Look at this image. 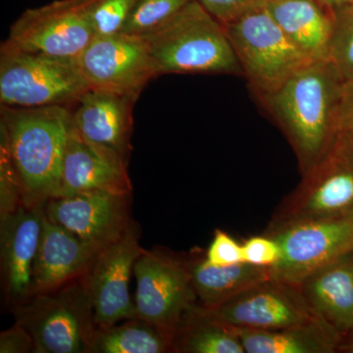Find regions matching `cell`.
<instances>
[{
  "mask_svg": "<svg viewBox=\"0 0 353 353\" xmlns=\"http://www.w3.org/2000/svg\"><path fill=\"white\" fill-rule=\"evenodd\" d=\"M343 82L331 60H314L277 90L256 97L292 145L301 176L321 159L340 132Z\"/></svg>",
  "mask_w": 353,
  "mask_h": 353,
  "instance_id": "1",
  "label": "cell"
},
{
  "mask_svg": "<svg viewBox=\"0 0 353 353\" xmlns=\"http://www.w3.org/2000/svg\"><path fill=\"white\" fill-rule=\"evenodd\" d=\"M70 108L0 105V137L8 146L26 208L43 206L57 196L72 130Z\"/></svg>",
  "mask_w": 353,
  "mask_h": 353,
  "instance_id": "2",
  "label": "cell"
},
{
  "mask_svg": "<svg viewBox=\"0 0 353 353\" xmlns=\"http://www.w3.org/2000/svg\"><path fill=\"white\" fill-rule=\"evenodd\" d=\"M143 38L148 43L159 76H243L224 26L197 0H192L163 25Z\"/></svg>",
  "mask_w": 353,
  "mask_h": 353,
  "instance_id": "3",
  "label": "cell"
},
{
  "mask_svg": "<svg viewBox=\"0 0 353 353\" xmlns=\"http://www.w3.org/2000/svg\"><path fill=\"white\" fill-rule=\"evenodd\" d=\"M223 26L255 97L274 92L314 61L281 29L265 0Z\"/></svg>",
  "mask_w": 353,
  "mask_h": 353,
  "instance_id": "4",
  "label": "cell"
},
{
  "mask_svg": "<svg viewBox=\"0 0 353 353\" xmlns=\"http://www.w3.org/2000/svg\"><path fill=\"white\" fill-rule=\"evenodd\" d=\"M31 334L34 353H88L97 325L85 276L13 306Z\"/></svg>",
  "mask_w": 353,
  "mask_h": 353,
  "instance_id": "5",
  "label": "cell"
},
{
  "mask_svg": "<svg viewBox=\"0 0 353 353\" xmlns=\"http://www.w3.org/2000/svg\"><path fill=\"white\" fill-rule=\"evenodd\" d=\"M77 60L29 52L3 41L0 48V105L73 106L90 90Z\"/></svg>",
  "mask_w": 353,
  "mask_h": 353,
  "instance_id": "6",
  "label": "cell"
},
{
  "mask_svg": "<svg viewBox=\"0 0 353 353\" xmlns=\"http://www.w3.org/2000/svg\"><path fill=\"white\" fill-rule=\"evenodd\" d=\"M353 215V132L340 130L321 159L280 204L267 231Z\"/></svg>",
  "mask_w": 353,
  "mask_h": 353,
  "instance_id": "7",
  "label": "cell"
},
{
  "mask_svg": "<svg viewBox=\"0 0 353 353\" xmlns=\"http://www.w3.org/2000/svg\"><path fill=\"white\" fill-rule=\"evenodd\" d=\"M134 274L137 318L173 341L185 316L199 304L187 262L145 250L134 263Z\"/></svg>",
  "mask_w": 353,
  "mask_h": 353,
  "instance_id": "8",
  "label": "cell"
},
{
  "mask_svg": "<svg viewBox=\"0 0 353 353\" xmlns=\"http://www.w3.org/2000/svg\"><path fill=\"white\" fill-rule=\"evenodd\" d=\"M94 0H55L27 9L10 27L7 43L51 57L77 60L94 38Z\"/></svg>",
  "mask_w": 353,
  "mask_h": 353,
  "instance_id": "9",
  "label": "cell"
},
{
  "mask_svg": "<svg viewBox=\"0 0 353 353\" xmlns=\"http://www.w3.org/2000/svg\"><path fill=\"white\" fill-rule=\"evenodd\" d=\"M281 248L272 278L299 285L320 267L353 252V215L294 223L266 231Z\"/></svg>",
  "mask_w": 353,
  "mask_h": 353,
  "instance_id": "10",
  "label": "cell"
},
{
  "mask_svg": "<svg viewBox=\"0 0 353 353\" xmlns=\"http://www.w3.org/2000/svg\"><path fill=\"white\" fill-rule=\"evenodd\" d=\"M77 63L90 88L138 99L159 76L145 39L124 32L94 36Z\"/></svg>",
  "mask_w": 353,
  "mask_h": 353,
  "instance_id": "11",
  "label": "cell"
},
{
  "mask_svg": "<svg viewBox=\"0 0 353 353\" xmlns=\"http://www.w3.org/2000/svg\"><path fill=\"white\" fill-rule=\"evenodd\" d=\"M130 202L131 194L88 190L53 197L46 202L43 211L51 222L102 250L120 240L132 226Z\"/></svg>",
  "mask_w": 353,
  "mask_h": 353,
  "instance_id": "12",
  "label": "cell"
},
{
  "mask_svg": "<svg viewBox=\"0 0 353 353\" xmlns=\"http://www.w3.org/2000/svg\"><path fill=\"white\" fill-rule=\"evenodd\" d=\"M208 310L216 319L238 329L287 328L317 317L299 285L275 278L253 285Z\"/></svg>",
  "mask_w": 353,
  "mask_h": 353,
  "instance_id": "13",
  "label": "cell"
},
{
  "mask_svg": "<svg viewBox=\"0 0 353 353\" xmlns=\"http://www.w3.org/2000/svg\"><path fill=\"white\" fill-rule=\"evenodd\" d=\"M143 252L132 226L120 240L101 250L85 274L97 328L137 318L136 305L130 296V279Z\"/></svg>",
  "mask_w": 353,
  "mask_h": 353,
  "instance_id": "14",
  "label": "cell"
},
{
  "mask_svg": "<svg viewBox=\"0 0 353 353\" xmlns=\"http://www.w3.org/2000/svg\"><path fill=\"white\" fill-rule=\"evenodd\" d=\"M137 101L130 95L90 88L73 105V129L85 141L108 148L129 163Z\"/></svg>",
  "mask_w": 353,
  "mask_h": 353,
  "instance_id": "15",
  "label": "cell"
},
{
  "mask_svg": "<svg viewBox=\"0 0 353 353\" xmlns=\"http://www.w3.org/2000/svg\"><path fill=\"white\" fill-rule=\"evenodd\" d=\"M43 215V206L23 205L15 212L0 217L2 279L6 303L13 306L29 299Z\"/></svg>",
  "mask_w": 353,
  "mask_h": 353,
  "instance_id": "16",
  "label": "cell"
},
{
  "mask_svg": "<svg viewBox=\"0 0 353 353\" xmlns=\"http://www.w3.org/2000/svg\"><path fill=\"white\" fill-rule=\"evenodd\" d=\"M101 252L51 222L44 213L29 297L59 289L82 278L92 268Z\"/></svg>",
  "mask_w": 353,
  "mask_h": 353,
  "instance_id": "17",
  "label": "cell"
},
{
  "mask_svg": "<svg viewBox=\"0 0 353 353\" xmlns=\"http://www.w3.org/2000/svg\"><path fill=\"white\" fill-rule=\"evenodd\" d=\"M95 190L132 194L128 163L108 148L85 141L72 124L57 197Z\"/></svg>",
  "mask_w": 353,
  "mask_h": 353,
  "instance_id": "18",
  "label": "cell"
},
{
  "mask_svg": "<svg viewBox=\"0 0 353 353\" xmlns=\"http://www.w3.org/2000/svg\"><path fill=\"white\" fill-rule=\"evenodd\" d=\"M318 318L341 334H353V252L320 267L299 285Z\"/></svg>",
  "mask_w": 353,
  "mask_h": 353,
  "instance_id": "19",
  "label": "cell"
},
{
  "mask_svg": "<svg viewBox=\"0 0 353 353\" xmlns=\"http://www.w3.org/2000/svg\"><path fill=\"white\" fill-rule=\"evenodd\" d=\"M281 29L312 60L330 58L334 13L321 0H265Z\"/></svg>",
  "mask_w": 353,
  "mask_h": 353,
  "instance_id": "20",
  "label": "cell"
},
{
  "mask_svg": "<svg viewBox=\"0 0 353 353\" xmlns=\"http://www.w3.org/2000/svg\"><path fill=\"white\" fill-rule=\"evenodd\" d=\"M238 331L246 353H334L343 343V336L318 317L287 328Z\"/></svg>",
  "mask_w": 353,
  "mask_h": 353,
  "instance_id": "21",
  "label": "cell"
},
{
  "mask_svg": "<svg viewBox=\"0 0 353 353\" xmlns=\"http://www.w3.org/2000/svg\"><path fill=\"white\" fill-rule=\"evenodd\" d=\"M199 305L214 309L241 292L272 278L271 268L241 263L215 266L205 257L187 262Z\"/></svg>",
  "mask_w": 353,
  "mask_h": 353,
  "instance_id": "22",
  "label": "cell"
},
{
  "mask_svg": "<svg viewBox=\"0 0 353 353\" xmlns=\"http://www.w3.org/2000/svg\"><path fill=\"white\" fill-rule=\"evenodd\" d=\"M174 352L246 353L238 329L216 319L197 304L173 339Z\"/></svg>",
  "mask_w": 353,
  "mask_h": 353,
  "instance_id": "23",
  "label": "cell"
},
{
  "mask_svg": "<svg viewBox=\"0 0 353 353\" xmlns=\"http://www.w3.org/2000/svg\"><path fill=\"white\" fill-rule=\"evenodd\" d=\"M174 352L173 341L163 332L134 318L122 325L95 329L88 353Z\"/></svg>",
  "mask_w": 353,
  "mask_h": 353,
  "instance_id": "24",
  "label": "cell"
},
{
  "mask_svg": "<svg viewBox=\"0 0 353 353\" xmlns=\"http://www.w3.org/2000/svg\"><path fill=\"white\" fill-rule=\"evenodd\" d=\"M190 1L192 0H137L121 32L145 36L163 25Z\"/></svg>",
  "mask_w": 353,
  "mask_h": 353,
  "instance_id": "25",
  "label": "cell"
},
{
  "mask_svg": "<svg viewBox=\"0 0 353 353\" xmlns=\"http://www.w3.org/2000/svg\"><path fill=\"white\" fill-rule=\"evenodd\" d=\"M329 59L345 82L353 79V6L334 13Z\"/></svg>",
  "mask_w": 353,
  "mask_h": 353,
  "instance_id": "26",
  "label": "cell"
},
{
  "mask_svg": "<svg viewBox=\"0 0 353 353\" xmlns=\"http://www.w3.org/2000/svg\"><path fill=\"white\" fill-rule=\"evenodd\" d=\"M137 0H94L92 24L95 36H109L122 32Z\"/></svg>",
  "mask_w": 353,
  "mask_h": 353,
  "instance_id": "27",
  "label": "cell"
},
{
  "mask_svg": "<svg viewBox=\"0 0 353 353\" xmlns=\"http://www.w3.org/2000/svg\"><path fill=\"white\" fill-rule=\"evenodd\" d=\"M23 205L19 178L6 139L0 137V217L15 212Z\"/></svg>",
  "mask_w": 353,
  "mask_h": 353,
  "instance_id": "28",
  "label": "cell"
},
{
  "mask_svg": "<svg viewBox=\"0 0 353 353\" xmlns=\"http://www.w3.org/2000/svg\"><path fill=\"white\" fill-rule=\"evenodd\" d=\"M281 254L278 241L269 234L252 236L243 243L245 263L273 268L280 261Z\"/></svg>",
  "mask_w": 353,
  "mask_h": 353,
  "instance_id": "29",
  "label": "cell"
},
{
  "mask_svg": "<svg viewBox=\"0 0 353 353\" xmlns=\"http://www.w3.org/2000/svg\"><path fill=\"white\" fill-rule=\"evenodd\" d=\"M204 257L206 261L215 266L241 263L243 262V245L226 232L216 230Z\"/></svg>",
  "mask_w": 353,
  "mask_h": 353,
  "instance_id": "30",
  "label": "cell"
},
{
  "mask_svg": "<svg viewBox=\"0 0 353 353\" xmlns=\"http://www.w3.org/2000/svg\"><path fill=\"white\" fill-rule=\"evenodd\" d=\"M213 17L226 24L264 0H197Z\"/></svg>",
  "mask_w": 353,
  "mask_h": 353,
  "instance_id": "31",
  "label": "cell"
},
{
  "mask_svg": "<svg viewBox=\"0 0 353 353\" xmlns=\"http://www.w3.org/2000/svg\"><path fill=\"white\" fill-rule=\"evenodd\" d=\"M34 350L31 334L18 323L0 334V353H29Z\"/></svg>",
  "mask_w": 353,
  "mask_h": 353,
  "instance_id": "32",
  "label": "cell"
},
{
  "mask_svg": "<svg viewBox=\"0 0 353 353\" xmlns=\"http://www.w3.org/2000/svg\"><path fill=\"white\" fill-rule=\"evenodd\" d=\"M339 118L340 130L353 132V79L343 82Z\"/></svg>",
  "mask_w": 353,
  "mask_h": 353,
  "instance_id": "33",
  "label": "cell"
},
{
  "mask_svg": "<svg viewBox=\"0 0 353 353\" xmlns=\"http://www.w3.org/2000/svg\"><path fill=\"white\" fill-rule=\"evenodd\" d=\"M334 13L353 6V0H321Z\"/></svg>",
  "mask_w": 353,
  "mask_h": 353,
  "instance_id": "34",
  "label": "cell"
},
{
  "mask_svg": "<svg viewBox=\"0 0 353 353\" xmlns=\"http://www.w3.org/2000/svg\"><path fill=\"white\" fill-rule=\"evenodd\" d=\"M341 350H345V352L353 353V334H352V338L350 339L347 341V343H343V345H341Z\"/></svg>",
  "mask_w": 353,
  "mask_h": 353,
  "instance_id": "35",
  "label": "cell"
}]
</instances>
